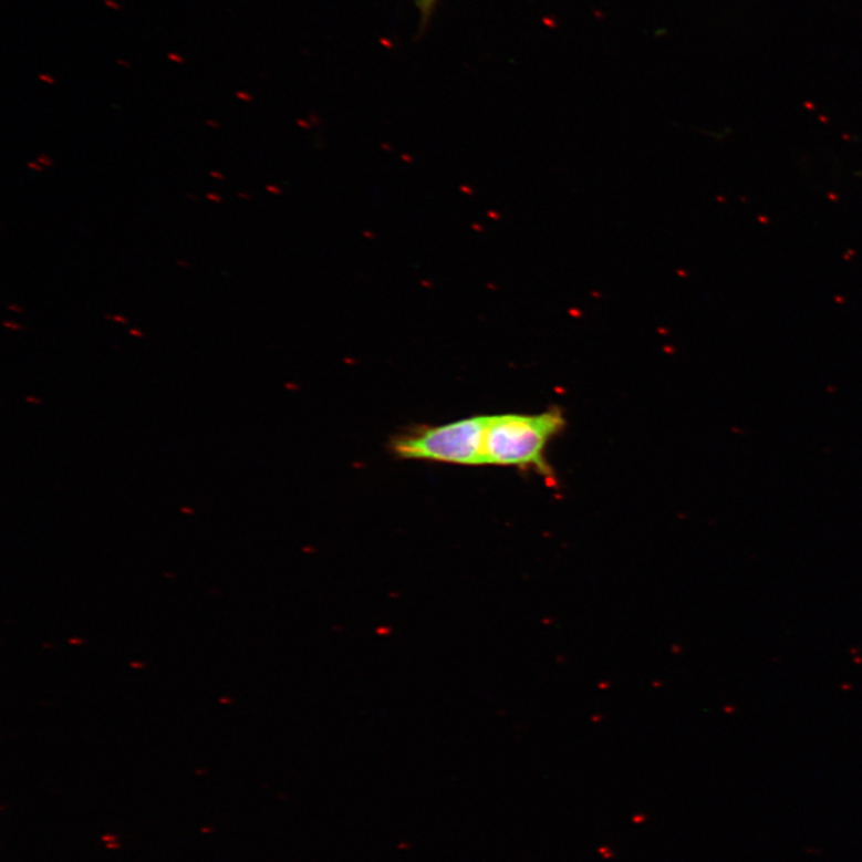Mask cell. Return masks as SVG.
Returning a JSON list of instances; mask_svg holds the SVG:
<instances>
[{
  "label": "cell",
  "mask_w": 862,
  "mask_h": 862,
  "mask_svg": "<svg viewBox=\"0 0 862 862\" xmlns=\"http://www.w3.org/2000/svg\"><path fill=\"white\" fill-rule=\"evenodd\" d=\"M565 427L562 413L489 416L486 433V465L519 467L548 472L544 451Z\"/></svg>",
  "instance_id": "cell-1"
},
{
  "label": "cell",
  "mask_w": 862,
  "mask_h": 862,
  "mask_svg": "<svg viewBox=\"0 0 862 862\" xmlns=\"http://www.w3.org/2000/svg\"><path fill=\"white\" fill-rule=\"evenodd\" d=\"M3 325L7 329L17 330V331L23 329L21 325L12 323V321H4Z\"/></svg>",
  "instance_id": "cell-8"
},
{
  "label": "cell",
  "mask_w": 862,
  "mask_h": 862,
  "mask_svg": "<svg viewBox=\"0 0 862 862\" xmlns=\"http://www.w3.org/2000/svg\"><path fill=\"white\" fill-rule=\"evenodd\" d=\"M489 416H475L437 427H418L390 442L394 456L450 465H486V433Z\"/></svg>",
  "instance_id": "cell-2"
},
{
  "label": "cell",
  "mask_w": 862,
  "mask_h": 862,
  "mask_svg": "<svg viewBox=\"0 0 862 862\" xmlns=\"http://www.w3.org/2000/svg\"><path fill=\"white\" fill-rule=\"evenodd\" d=\"M8 309H9L10 311L18 312V313H21V312H23V310L21 309V307H20V305H18V304H9V305H8Z\"/></svg>",
  "instance_id": "cell-14"
},
{
  "label": "cell",
  "mask_w": 862,
  "mask_h": 862,
  "mask_svg": "<svg viewBox=\"0 0 862 862\" xmlns=\"http://www.w3.org/2000/svg\"><path fill=\"white\" fill-rule=\"evenodd\" d=\"M187 197L189 199L198 200V198L196 196L191 195V194H187Z\"/></svg>",
  "instance_id": "cell-21"
},
{
  "label": "cell",
  "mask_w": 862,
  "mask_h": 862,
  "mask_svg": "<svg viewBox=\"0 0 862 862\" xmlns=\"http://www.w3.org/2000/svg\"><path fill=\"white\" fill-rule=\"evenodd\" d=\"M206 125H208L209 127H212V128H217V129L221 128V124H219L218 122L212 121V120L206 121Z\"/></svg>",
  "instance_id": "cell-12"
},
{
  "label": "cell",
  "mask_w": 862,
  "mask_h": 862,
  "mask_svg": "<svg viewBox=\"0 0 862 862\" xmlns=\"http://www.w3.org/2000/svg\"><path fill=\"white\" fill-rule=\"evenodd\" d=\"M38 164L45 166V167H53V160L52 158L46 154H41L38 156Z\"/></svg>",
  "instance_id": "cell-3"
},
{
  "label": "cell",
  "mask_w": 862,
  "mask_h": 862,
  "mask_svg": "<svg viewBox=\"0 0 862 862\" xmlns=\"http://www.w3.org/2000/svg\"><path fill=\"white\" fill-rule=\"evenodd\" d=\"M177 266L186 268V269L191 268V264H188V262H186L184 260H180V259L177 260Z\"/></svg>",
  "instance_id": "cell-16"
},
{
  "label": "cell",
  "mask_w": 862,
  "mask_h": 862,
  "mask_svg": "<svg viewBox=\"0 0 862 862\" xmlns=\"http://www.w3.org/2000/svg\"><path fill=\"white\" fill-rule=\"evenodd\" d=\"M116 64L125 69H131V64L124 60H116Z\"/></svg>",
  "instance_id": "cell-15"
},
{
  "label": "cell",
  "mask_w": 862,
  "mask_h": 862,
  "mask_svg": "<svg viewBox=\"0 0 862 862\" xmlns=\"http://www.w3.org/2000/svg\"><path fill=\"white\" fill-rule=\"evenodd\" d=\"M105 6L115 11L122 10V6L116 3L115 0H105Z\"/></svg>",
  "instance_id": "cell-7"
},
{
  "label": "cell",
  "mask_w": 862,
  "mask_h": 862,
  "mask_svg": "<svg viewBox=\"0 0 862 862\" xmlns=\"http://www.w3.org/2000/svg\"><path fill=\"white\" fill-rule=\"evenodd\" d=\"M28 167L37 172L43 170V167L40 164H35V163H28Z\"/></svg>",
  "instance_id": "cell-13"
},
{
  "label": "cell",
  "mask_w": 862,
  "mask_h": 862,
  "mask_svg": "<svg viewBox=\"0 0 862 862\" xmlns=\"http://www.w3.org/2000/svg\"><path fill=\"white\" fill-rule=\"evenodd\" d=\"M207 198L209 200L214 201V202H221L222 201V197L218 196L217 194H214V193L208 194Z\"/></svg>",
  "instance_id": "cell-10"
},
{
  "label": "cell",
  "mask_w": 862,
  "mask_h": 862,
  "mask_svg": "<svg viewBox=\"0 0 862 862\" xmlns=\"http://www.w3.org/2000/svg\"><path fill=\"white\" fill-rule=\"evenodd\" d=\"M27 402H32L33 404H41L40 399L33 398V397H27Z\"/></svg>",
  "instance_id": "cell-19"
},
{
  "label": "cell",
  "mask_w": 862,
  "mask_h": 862,
  "mask_svg": "<svg viewBox=\"0 0 862 862\" xmlns=\"http://www.w3.org/2000/svg\"><path fill=\"white\" fill-rule=\"evenodd\" d=\"M106 319L116 321V323L128 324V320L123 315H105Z\"/></svg>",
  "instance_id": "cell-5"
},
{
  "label": "cell",
  "mask_w": 862,
  "mask_h": 862,
  "mask_svg": "<svg viewBox=\"0 0 862 862\" xmlns=\"http://www.w3.org/2000/svg\"><path fill=\"white\" fill-rule=\"evenodd\" d=\"M128 333L131 335H135V337H138V339H144L145 337L144 333L141 332L138 329H131V330H128Z\"/></svg>",
  "instance_id": "cell-11"
},
{
  "label": "cell",
  "mask_w": 862,
  "mask_h": 862,
  "mask_svg": "<svg viewBox=\"0 0 862 862\" xmlns=\"http://www.w3.org/2000/svg\"><path fill=\"white\" fill-rule=\"evenodd\" d=\"M432 3L433 0H422V4L423 7H425V9H428L432 6Z\"/></svg>",
  "instance_id": "cell-18"
},
{
  "label": "cell",
  "mask_w": 862,
  "mask_h": 862,
  "mask_svg": "<svg viewBox=\"0 0 862 862\" xmlns=\"http://www.w3.org/2000/svg\"><path fill=\"white\" fill-rule=\"evenodd\" d=\"M167 58H168V61H170L173 63H177V64H184L185 63V58L183 55H180L179 53L170 52V53H168Z\"/></svg>",
  "instance_id": "cell-4"
},
{
  "label": "cell",
  "mask_w": 862,
  "mask_h": 862,
  "mask_svg": "<svg viewBox=\"0 0 862 862\" xmlns=\"http://www.w3.org/2000/svg\"><path fill=\"white\" fill-rule=\"evenodd\" d=\"M237 96H238L239 98H241V100H246V101H248V100H251V97H250V96H248L247 94H245V93H241V92L237 93Z\"/></svg>",
  "instance_id": "cell-17"
},
{
  "label": "cell",
  "mask_w": 862,
  "mask_h": 862,
  "mask_svg": "<svg viewBox=\"0 0 862 862\" xmlns=\"http://www.w3.org/2000/svg\"><path fill=\"white\" fill-rule=\"evenodd\" d=\"M210 177L218 179V180H225V175L221 172L211 170Z\"/></svg>",
  "instance_id": "cell-9"
},
{
  "label": "cell",
  "mask_w": 862,
  "mask_h": 862,
  "mask_svg": "<svg viewBox=\"0 0 862 862\" xmlns=\"http://www.w3.org/2000/svg\"><path fill=\"white\" fill-rule=\"evenodd\" d=\"M39 80L41 82H45V83L51 84V85L56 83L55 80L52 76L48 75V73H40Z\"/></svg>",
  "instance_id": "cell-6"
},
{
  "label": "cell",
  "mask_w": 862,
  "mask_h": 862,
  "mask_svg": "<svg viewBox=\"0 0 862 862\" xmlns=\"http://www.w3.org/2000/svg\"><path fill=\"white\" fill-rule=\"evenodd\" d=\"M181 510L185 511V513H189V515L194 513L193 509H185V508H183Z\"/></svg>",
  "instance_id": "cell-20"
}]
</instances>
